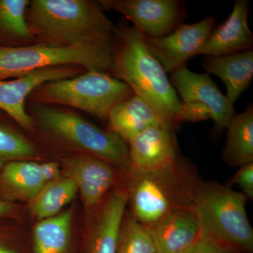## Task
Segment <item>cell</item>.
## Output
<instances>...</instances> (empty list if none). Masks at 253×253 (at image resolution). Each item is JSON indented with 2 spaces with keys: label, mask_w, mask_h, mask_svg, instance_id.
Here are the masks:
<instances>
[{
  "label": "cell",
  "mask_w": 253,
  "mask_h": 253,
  "mask_svg": "<svg viewBox=\"0 0 253 253\" xmlns=\"http://www.w3.org/2000/svg\"><path fill=\"white\" fill-rule=\"evenodd\" d=\"M171 76L181 102L206 105L212 113L216 131L226 129L235 114L234 106L229 102L208 75L194 73L183 67L171 73Z\"/></svg>",
  "instance_id": "obj_13"
},
{
  "label": "cell",
  "mask_w": 253,
  "mask_h": 253,
  "mask_svg": "<svg viewBox=\"0 0 253 253\" xmlns=\"http://www.w3.org/2000/svg\"><path fill=\"white\" fill-rule=\"evenodd\" d=\"M232 250L204 235L201 241L189 253H235Z\"/></svg>",
  "instance_id": "obj_28"
},
{
  "label": "cell",
  "mask_w": 253,
  "mask_h": 253,
  "mask_svg": "<svg viewBox=\"0 0 253 253\" xmlns=\"http://www.w3.org/2000/svg\"><path fill=\"white\" fill-rule=\"evenodd\" d=\"M72 219L67 211L40 221L33 232L34 253H68Z\"/></svg>",
  "instance_id": "obj_24"
},
{
  "label": "cell",
  "mask_w": 253,
  "mask_h": 253,
  "mask_svg": "<svg viewBox=\"0 0 253 253\" xmlns=\"http://www.w3.org/2000/svg\"><path fill=\"white\" fill-rule=\"evenodd\" d=\"M26 17L36 44L63 47L113 43L116 26L99 1L32 0Z\"/></svg>",
  "instance_id": "obj_1"
},
{
  "label": "cell",
  "mask_w": 253,
  "mask_h": 253,
  "mask_svg": "<svg viewBox=\"0 0 253 253\" xmlns=\"http://www.w3.org/2000/svg\"><path fill=\"white\" fill-rule=\"evenodd\" d=\"M41 168L42 174L46 183L56 180L61 176L59 164L56 161L42 163Z\"/></svg>",
  "instance_id": "obj_29"
},
{
  "label": "cell",
  "mask_w": 253,
  "mask_h": 253,
  "mask_svg": "<svg viewBox=\"0 0 253 253\" xmlns=\"http://www.w3.org/2000/svg\"><path fill=\"white\" fill-rule=\"evenodd\" d=\"M249 1H235L230 16L215 30L200 48L197 55L221 56L252 51L253 36L248 23Z\"/></svg>",
  "instance_id": "obj_14"
},
{
  "label": "cell",
  "mask_w": 253,
  "mask_h": 253,
  "mask_svg": "<svg viewBox=\"0 0 253 253\" xmlns=\"http://www.w3.org/2000/svg\"><path fill=\"white\" fill-rule=\"evenodd\" d=\"M78 191L77 184L69 176H60L46 183L31 201V213L41 221L54 217L76 197Z\"/></svg>",
  "instance_id": "obj_23"
},
{
  "label": "cell",
  "mask_w": 253,
  "mask_h": 253,
  "mask_svg": "<svg viewBox=\"0 0 253 253\" xmlns=\"http://www.w3.org/2000/svg\"><path fill=\"white\" fill-rule=\"evenodd\" d=\"M212 15L192 24L182 23L172 33L158 38H145L146 45L166 73L186 67V62L196 56L214 28Z\"/></svg>",
  "instance_id": "obj_10"
},
{
  "label": "cell",
  "mask_w": 253,
  "mask_h": 253,
  "mask_svg": "<svg viewBox=\"0 0 253 253\" xmlns=\"http://www.w3.org/2000/svg\"><path fill=\"white\" fill-rule=\"evenodd\" d=\"M149 231L156 253H189L204 235L193 208L169 214Z\"/></svg>",
  "instance_id": "obj_15"
},
{
  "label": "cell",
  "mask_w": 253,
  "mask_h": 253,
  "mask_svg": "<svg viewBox=\"0 0 253 253\" xmlns=\"http://www.w3.org/2000/svg\"><path fill=\"white\" fill-rule=\"evenodd\" d=\"M77 65L49 66L12 80H0V109L11 116L24 130L34 132L33 121L26 109V101L38 86L56 80L67 79L86 72Z\"/></svg>",
  "instance_id": "obj_9"
},
{
  "label": "cell",
  "mask_w": 253,
  "mask_h": 253,
  "mask_svg": "<svg viewBox=\"0 0 253 253\" xmlns=\"http://www.w3.org/2000/svg\"><path fill=\"white\" fill-rule=\"evenodd\" d=\"M172 126H151L126 142L130 168L154 170L179 159L182 155L178 146L176 131Z\"/></svg>",
  "instance_id": "obj_11"
},
{
  "label": "cell",
  "mask_w": 253,
  "mask_h": 253,
  "mask_svg": "<svg viewBox=\"0 0 253 253\" xmlns=\"http://www.w3.org/2000/svg\"><path fill=\"white\" fill-rule=\"evenodd\" d=\"M242 193L215 181L201 183L193 206L205 235L240 253H253V229Z\"/></svg>",
  "instance_id": "obj_5"
},
{
  "label": "cell",
  "mask_w": 253,
  "mask_h": 253,
  "mask_svg": "<svg viewBox=\"0 0 253 253\" xmlns=\"http://www.w3.org/2000/svg\"><path fill=\"white\" fill-rule=\"evenodd\" d=\"M17 212L16 204L0 201V218L13 217Z\"/></svg>",
  "instance_id": "obj_30"
},
{
  "label": "cell",
  "mask_w": 253,
  "mask_h": 253,
  "mask_svg": "<svg viewBox=\"0 0 253 253\" xmlns=\"http://www.w3.org/2000/svg\"><path fill=\"white\" fill-rule=\"evenodd\" d=\"M21 129L11 116L0 109V168L11 161H36L42 158L40 146Z\"/></svg>",
  "instance_id": "obj_22"
},
{
  "label": "cell",
  "mask_w": 253,
  "mask_h": 253,
  "mask_svg": "<svg viewBox=\"0 0 253 253\" xmlns=\"http://www.w3.org/2000/svg\"><path fill=\"white\" fill-rule=\"evenodd\" d=\"M29 0H0V47L36 44L26 21Z\"/></svg>",
  "instance_id": "obj_21"
},
{
  "label": "cell",
  "mask_w": 253,
  "mask_h": 253,
  "mask_svg": "<svg viewBox=\"0 0 253 253\" xmlns=\"http://www.w3.org/2000/svg\"><path fill=\"white\" fill-rule=\"evenodd\" d=\"M107 121L109 131L117 134L126 143L151 126L178 127L163 119L151 105L136 95L116 105Z\"/></svg>",
  "instance_id": "obj_16"
},
{
  "label": "cell",
  "mask_w": 253,
  "mask_h": 253,
  "mask_svg": "<svg viewBox=\"0 0 253 253\" xmlns=\"http://www.w3.org/2000/svg\"><path fill=\"white\" fill-rule=\"evenodd\" d=\"M127 198L124 190L113 191L100 208L89 239L88 253H116Z\"/></svg>",
  "instance_id": "obj_19"
},
{
  "label": "cell",
  "mask_w": 253,
  "mask_h": 253,
  "mask_svg": "<svg viewBox=\"0 0 253 253\" xmlns=\"http://www.w3.org/2000/svg\"><path fill=\"white\" fill-rule=\"evenodd\" d=\"M102 9L121 13L146 38L167 36L187 18L186 3L179 0H100Z\"/></svg>",
  "instance_id": "obj_8"
},
{
  "label": "cell",
  "mask_w": 253,
  "mask_h": 253,
  "mask_svg": "<svg viewBox=\"0 0 253 253\" xmlns=\"http://www.w3.org/2000/svg\"><path fill=\"white\" fill-rule=\"evenodd\" d=\"M116 253H156L149 229L136 220L131 214L125 213Z\"/></svg>",
  "instance_id": "obj_25"
},
{
  "label": "cell",
  "mask_w": 253,
  "mask_h": 253,
  "mask_svg": "<svg viewBox=\"0 0 253 253\" xmlns=\"http://www.w3.org/2000/svg\"><path fill=\"white\" fill-rule=\"evenodd\" d=\"M223 161L231 168L253 163V106L247 104L239 114H234L228 125Z\"/></svg>",
  "instance_id": "obj_20"
},
{
  "label": "cell",
  "mask_w": 253,
  "mask_h": 253,
  "mask_svg": "<svg viewBox=\"0 0 253 253\" xmlns=\"http://www.w3.org/2000/svg\"><path fill=\"white\" fill-rule=\"evenodd\" d=\"M230 184L239 186L246 199L253 200V163L239 168Z\"/></svg>",
  "instance_id": "obj_27"
},
{
  "label": "cell",
  "mask_w": 253,
  "mask_h": 253,
  "mask_svg": "<svg viewBox=\"0 0 253 253\" xmlns=\"http://www.w3.org/2000/svg\"><path fill=\"white\" fill-rule=\"evenodd\" d=\"M109 74L126 83L163 119L179 126L176 117L181 100L162 65L146 45L145 37L134 26H116Z\"/></svg>",
  "instance_id": "obj_2"
},
{
  "label": "cell",
  "mask_w": 253,
  "mask_h": 253,
  "mask_svg": "<svg viewBox=\"0 0 253 253\" xmlns=\"http://www.w3.org/2000/svg\"><path fill=\"white\" fill-rule=\"evenodd\" d=\"M203 67L208 74L220 78L226 86V99L234 104L246 90L253 77V51L221 56H206Z\"/></svg>",
  "instance_id": "obj_18"
},
{
  "label": "cell",
  "mask_w": 253,
  "mask_h": 253,
  "mask_svg": "<svg viewBox=\"0 0 253 253\" xmlns=\"http://www.w3.org/2000/svg\"><path fill=\"white\" fill-rule=\"evenodd\" d=\"M0 253H16V252L9 246H6V245L0 242Z\"/></svg>",
  "instance_id": "obj_31"
},
{
  "label": "cell",
  "mask_w": 253,
  "mask_h": 253,
  "mask_svg": "<svg viewBox=\"0 0 253 253\" xmlns=\"http://www.w3.org/2000/svg\"><path fill=\"white\" fill-rule=\"evenodd\" d=\"M66 176L77 184L82 199L88 209L99 206L117 180L116 166L86 155L66 156L62 159Z\"/></svg>",
  "instance_id": "obj_12"
},
{
  "label": "cell",
  "mask_w": 253,
  "mask_h": 253,
  "mask_svg": "<svg viewBox=\"0 0 253 253\" xmlns=\"http://www.w3.org/2000/svg\"><path fill=\"white\" fill-rule=\"evenodd\" d=\"M26 109L33 121L34 131L51 144L76 155L94 156L121 169L130 168L129 149L126 141L75 112L57 105L26 101Z\"/></svg>",
  "instance_id": "obj_4"
},
{
  "label": "cell",
  "mask_w": 253,
  "mask_h": 253,
  "mask_svg": "<svg viewBox=\"0 0 253 253\" xmlns=\"http://www.w3.org/2000/svg\"><path fill=\"white\" fill-rule=\"evenodd\" d=\"M113 43L52 47L35 44L22 47H0V80L23 77L49 66L77 65L86 71L110 73Z\"/></svg>",
  "instance_id": "obj_7"
},
{
  "label": "cell",
  "mask_w": 253,
  "mask_h": 253,
  "mask_svg": "<svg viewBox=\"0 0 253 253\" xmlns=\"http://www.w3.org/2000/svg\"><path fill=\"white\" fill-rule=\"evenodd\" d=\"M126 192L131 215L148 229L172 213L192 208L203 181L194 165L181 156L174 163L154 170L129 168Z\"/></svg>",
  "instance_id": "obj_3"
},
{
  "label": "cell",
  "mask_w": 253,
  "mask_h": 253,
  "mask_svg": "<svg viewBox=\"0 0 253 253\" xmlns=\"http://www.w3.org/2000/svg\"><path fill=\"white\" fill-rule=\"evenodd\" d=\"M45 184L41 164L35 161H11L0 168V201L14 204L32 201Z\"/></svg>",
  "instance_id": "obj_17"
},
{
  "label": "cell",
  "mask_w": 253,
  "mask_h": 253,
  "mask_svg": "<svg viewBox=\"0 0 253 253\" xmlns=\"http://www.w3.org/2000/svg\"><path fill=\"white\" fill-rule=\"evenodd\" d=\"M134 95L126 83L109 73L86 71L74 78L43 83L27 101L78 109L107 121L116 105Z\"/></svg>",
  "instance_id": "obj_6"
},
{
  "label": "cell",
  "mask_w": 253,
  "mask_h": 253,
  "mask_svg": "<svg viewBox=\"0 0 253 253\" xmlns=\"http://www.w3.org/2000/svg\"><path fill=\"white\" fill-rule=\"evenodd\" d=\"M212 118L211 109L206 105L196 102H181L176 115V121L181 122H199Z\"/></svg>",
  "instance_id": "obj_26"
}]
</instances>
